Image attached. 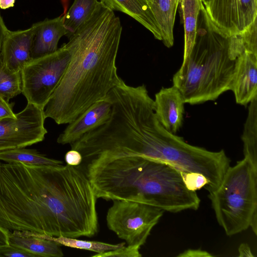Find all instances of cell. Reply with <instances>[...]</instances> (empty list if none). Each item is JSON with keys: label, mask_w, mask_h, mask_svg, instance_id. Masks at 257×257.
I'll use <instances>...</instances> for the list:
<instances>
[{"label": "cell", "mask_w": 257, "mask_h": 257, "mask_svg": "<svg viewBox=\"0 0 257 257\" xmlns=\"http://www.w3.org/2000/svg\"><path fill=\"white\" fill-rule=\"evenodd\" d=\"M66 164L77 166L81 164L82 161V156L77 150L71 149L66 152L64 157Z\"/></svg>", "instance_id": "27"}, {"label": "cell", "mask_w": 257, "mask_h": 257, "mask_svg": "<svg viewBox=\"0 0 257 257\" xmlns=\"http://www.w3.org/2000/svg\"><path fill=\"white\" fill-rule=\"evenodd\" d=\"M141 247L135 246L128 245L118 248L116 249L109 250L101 253L92 255L93 257H141L142 254L140 252Z\"/></svg>", "instance_id": "24"}, {"label": "cell", "mask_w": 257, "mask_h": 257, "mask_svg": "<svg viewBox=\"0 0 257 257\" xmlns=\"http://www.w3.org/2000/svg\"><path fill=\"white\" fill-rule=\"evenodd\" d=\"M231 90L236 103L241 105L257 97V54L245 50L237 57Z\"/></svg>", "instance_id": "10"}, {"label": "cell", "mask_w": 257, "mask_h": 257, "mask_svg": "<svg viewBox=\"0 0 257 257\" xmlns=\"http://www.w3.org/2000/svg\"><path fill=\"white\" fill-rule=\"evenodd\" d=\"M22 92L21 71L11 70L1 64L0 67V95L7 100Z\"/></svg>", "instance_id": "23"}, {"label": "cell", "mask_w": 257, "mask_h": 257, "mask_svg": "<svg viewBox=\"0 0 257 257\" xmlns=\"http://www.w3.org/2000/svg\"><path fill=\"white\" fill-rule=\"evenodd\" d=\"M176 2L177 3V4L179 5L180 3V2L181 1V0H176Z\"/></svg>", "instance_id": "34"}, {"label": "cell", "mask_w": 257, "mask_h": 257, "mask_svg": "<svg viewBox=\"0 0 257 257\" xmlns=\"http://www.w3.org/2000/svg\"><path fill=\"white\" fill-rule=\"evenodd\" d=\"M0 164H1V162H0Z\"/></svg>", "instance_id": "35"}, {"label": "cell", "mask_w": 257, "mask_h": 257, "mask_svg": "<svg viewBox=\"0 0 257 257\" xmlns=\"http://www.w3.org/2000/svg\"><path fill=\"white\" fill-rule=\"evenodd\" d=\"M98 2V0H74L68 12L63 16V24L67 31L66 36L68 38L93 13Z\"/></svg>", "instance_id": "21"}, {"label": "cell", "mask_w": 257, "mask_h": 257, "mask_svg": "<svg viewBox=\"0 0 257 257\" xmlns=\"http://www.w3.org/2000/svg\"><path fill=\"white\" fill-rule=\"evenodd\" d=\"M208 28L210 34H199L190 54L173 77V86L185 103L215 100L231 90L235 60L230 58L228 38Z\"/></svg>", "instance_id": "4"}, {"label": "cell", "mask_w": 257, "mask_h": 257, "mask_svg": "<svg viewBox=\"0 0 257 257\" xmlns=\"http://www.w3.org/2000/svg\"><path fill=\"white\" fill-rule=\"evenodd\" d=\"M34 26L24 30H9L2 46L1 62L11 70L21 71L33 60L31 55Z\"/></svg>", "instance_id": "13"}, {"label": "cell", "mask_w": 257, "mask_h": 257, "mask_svg": "<svg viewBox=\"0 0 257 257\" xmlns=\"http://www.w3.org/2000/svg\"><path fill=\"white\" fill-rule=\"evenodd\" d=\"M0 160L7 163H21L29 165H59L60 160L51 159L40 154L36 150L25 148H17L0 152Z\"/></svg>", "instance_id": "20"}, {"label": "cell", "mask_w": 257, "mask_h": 257, "mask_svg": "<svg viewBox=\"0 0 257 257\" xmlns=\"http://www.w3.org/2000/svg\"><path fill=\"white\" fill-rule=\"evenodd\" d=\"M45 119L43 109L28 103L16 117L0 120V152L43 141L47 133Z\"/></svg>", "instance_id": "9"}, {"label": "cell", "mask_w": 257, "mask_h": 257, "mask_svg": "<svg viewBox=\"0 0 257 257\" xmlns=\"http://www.w3.org/2000/svg\"><path fill=\"white\" fill-rule=\"evenodd\" d=\"M9 244L34 254L36 257H62L60 245L44 235L28 231H10Z\"/></svg>", "instance_id": "15"}, {"label": "cell", "mask_w": 257, "mask_h": 257, "mask_svg": "<svg viewBox=\"0 0 257 257\" xmlns=\"http://www.w3.org/2000/svg\"><path fill=\"white\" fill-rule=\"evenodd\" d=\"M36 257V256L10 244L0 247V257Z\"/></svg>", "instance_id": "25"}, {"label": "cell", "mask_w": 257, "mask_h": 257, "mask_svg": "<svg viewBox=\"0 0 257 257\" xmlns=\"http://www.w3.org/2000/svg\"><path fill=\"white\" fill-rule=\"evenodd\" d=\"M15 0H0V8L7 9L14 5Z\"/></svg>", "instance_id": "32"}, {"label": "cell", "mask_w": 257, "mask_h": 257, "mask_svg": "<svg viewBox=\"0 0 257 257\" xmlns=\"http://www.w3.org/2000/svg\"><path fill=\"white\" fill-rule=\"evenodd\" d=\"M112 11L124 13L133 18L154 36L162 41L161 31L148 0H100Z\"/></svg>", "instance_id": "16"}, {"label": "cell", "mask_w": 257, "mask_h": 257, "mask_svg": "<svg viewBox=\"0 0 257 257\" xmlns=\"http://www.w3.org/2000/svg\"><path fill=\"white\" fill-rule=\"evenodd\" d=\"M14 103H10L3 97L0 95V120L6 118H15L16 114L13 110Z\"/></svg>", "instance_id": "26"}, {"label": "cell", "mask_w": 257, "mask_h": 257, "mask_svg": "<svg viewBox=\"0 0 257 257\" xmlns=\"http://www.w3.org/2000/svg\"><path fill=\"white\" fill-rule=\"evenodd\" d=\"M241 140L244 158L257 167V97L249 103Z\"/></svg>", "instance_id": "19"}, {"label": "cell", "mask_w": 257, "mask_h": 257, "mask_svg": "<svg viewBox=\"0 0 257 257\" xmlns=\"http://www.w3.org/2000/svg\"><path fill=\"white\" fill-rule=\"evenodd\" d=\"M178 256L186 257H202L212 256V255L208 252L201 249H189L180 253Z\"/></svg>", "instance_id": "28"}, {"label": "cell", "mask_w": 257, "mask_h": 257, "mask_svg": "<svg viewBox=\"0 0 257 257\" xmlns=\"http://www.w3.org/2000/svg\"><path fill=\"white\" fill-rule=\"evenodd\" d=\"M217 222L232 236L250 227L257 233V167L246 158L229 166L208 196Z\"/></svg>", "instance_id": "5"}, {"label": "cell", "mask_w": 257, "mask_h": 257, "mask_svg": "<svg viewBox=\"0 0 257 257\" xmlns=\"http://www.w3.org/2000/svg\"><path fill=\"white\" fill-rule=\"evenodd\" d=\"M122 30L114 11L99 1L65 43L70 60L43 109L46 118L68 124L123 81L115 63Z\"/></svg>", "instance_id": "2"}, {"label": "cell", "mask_w": 257, "mask_h": 257, "mask_svg": "<svg viewBox=\"0 0 257 257\" xmlns=\"http://www.w3.org/2000/svg\"><path fill=\"white\" fill-rule=\"evenodd\" d=\"M185 101L174 86L162 87L155 95L154 109L157 118L169 132L176 134L182 127Z\"/></svg>", "instance_id": "12"}, {"label": "cell", "mask_w": 257, "mask_h": 257, "mask_svg": "<svg viewBox=\"0 0 257 257\" xmlns=\"http://www.w3.org/2000/svg\"><path fill=\"white\" fill-rule=\"evenodd\" d=\"M70 58L64 43L55 52L33 59L23 68L22 93L28 103L44 109L64 76Z\"/></svg>", "instance_id": "6"}, {"label": "cell", "mask_w": 257, "mask_h": 257, "mask_svg": "<svg viewBox=\"0 0 257 257\" xmlns=\"http://www.w3.org/2000/svg\"><path fill=\"white\" fill-rule=\"evenodd\" d=\"M204 21L224 38L247 31L257 18V0H207L201 5Z\"/></svg>", "instance_id": "8"}, {"label": "cell", "mask_w": 257, "mask_h": 257, "mask_svg": "<svg viewBox=\"0 0 257 257\" xmlns=\"http://www.w3.org/2000/svg\"><path fill=\"white\" fill-rule=\"evenodd\" d=\"M10 231L0 225V247L9 245V234Z\"/></svg>", "instance_id": "30"}, {"label": "cell", "mask_w": 257, "mask_h": 257, "mask_svg": "<svg viewBox=\"0 0 257 257\" xmlns=\"http://www.w3.org/2000/svg\"><path fill=\"white\" fill-rule=\"evenodd\" d=\"M97 198L144 203L176 213L197 210L200 199L182 174L164 162L139 157L81 163Z\"/></svg>", "instance_id": "3"}, {"label": "cell", "mask_w": 257, "mask_h": 257, "mask_svg": "<svg viewBox=\"0 0 257 257\" xmlns=\"http://www.w3.org/2000/svg\"><path fill=\"white\" fill-rule=\"evenodd\" d=\"M33 25L34 32L31 48L33 59L57 51L59 40L67 34L63 24V16L47 19Z\"/></svg>", "instance_id": "14"}, {"label": "cell", "mask_w": 257, "mask_h": 257, "mask_svg": "<svg viewBox=\"0 0 257 257\" xmlns=\"http://www.w3.org/2000/svg\"><path fill=\"white\" fill-rule=\"evenodd\" d=\"M9 31L0 15V67L1 65V51L4 41Z\"/></svg>", "instance_id": "29"}, {"label": "cell", "mask_w": 257, "mask_h": 257, "mask_svg": "<svg viewBox=\"0 0 257 257\" xmlns=\"http://www.w3.org/2000/svg\"><path fill=\"white\" fill-rule=\"evenodd\" d=\"M111 111V103L106 97L96 101L68 123L58 137L57 143L66 145L75 142L103 124L109 118Z\"/></svg>", "instance_id": "11"}, {"label": "cell", "mask_w": 257, "mask_h": 257, "mask_svg": "<svg viewBox=\"0 0 257 257\" xmlns=\"http://www.w3.org/2000/svg\"><path fill=\"white\" fill-rule=\"evenodd\" d=\"M202 4L200 0H181L179 4L184 30L183 61L189 56L195 44L198 18Z\"/></svg>", "instance_id": "18"}, {"label": "cell", "mask_w": 257, "mask_h": 257, "mask_svg": "<svg viewBox=\"0 0 257 257\" xmlns=\"http://www.w3.org/2000/svg\"><path fill=\"white\" fill-rule=\"evenodd\" d=\"M148 3L159 27L162 41L171 48L174 43L173 29L179 5L176 0H148Z\"/></svg>", "instance_id": "17"}, {"label": "cell", "mask_w": 257, "mask_h": 257, "mask_svg": "<svg viewBox=\"0 0 257 257\" xmlns=\"http://www.w3.org/2000/svg\"><path fill=\"white\" fill-rule=\"evenodd\" d=\"M44 235L47 238L54 241L59 245L74 248L92 251L97 253L116 249L123 246L125 244V242L113 244L96 241L80 240L73 237L61 236L54 237L46 235Z\"/></svg>", "instance_id": "22"}, {"label": "cell", "mask_w": 257, "mask_h": 257, "mask_svg": "<svg viewBox=\"0 0 257 257\" xmlns=\"http://www.w3.org/2000/svg\"><path fill=\"white\" fill-rule=\"evenodd\" d=\"M202 5H203L206 2L207 0H200Z\"/></svg>", "instance_id": "33"}, {"label": "cell", "mask_w": 257, "mask_h": 257, "mask_svg": "<svg viewBox=\"0 0 257 257\" xmlns=\"http://www.w3.org/2000/svg\"><path fill=\"white\" fill-rule=\"evenodd\" d=\"M96 200L80 166L0 164V225L10 231L83 236L95 220Z\"/></svg>", "instance_id": "1"}, {"label": "cell", "mask_w": 257, "mask_h": 257, "mask_svg": "<svg viewBox=\"0 0 257 257\" xmlns=\"http://www.w3.org/2000/svg\"><path fill=\"white\" fill-rule=\"evenodd\" d=\"M164 212L144 203L114 200L107 212V226L128 245L141 247Z\"/></svg>", "instance_id": "7"}, {"label": "cell", "mask_w": 257, "mask_h": 257, "mask_svg": "<svg viewBox=\"0 0 257 257\" xmlns=\"http://www.w3.org/2000/svg\"><path fill=\"white\" fill-rule=\"evenodd\" d=\"M239 256H254L249 246L246 243H241L238 247Z\"/></svg>", "instance_id": "31"}]
</instances>
